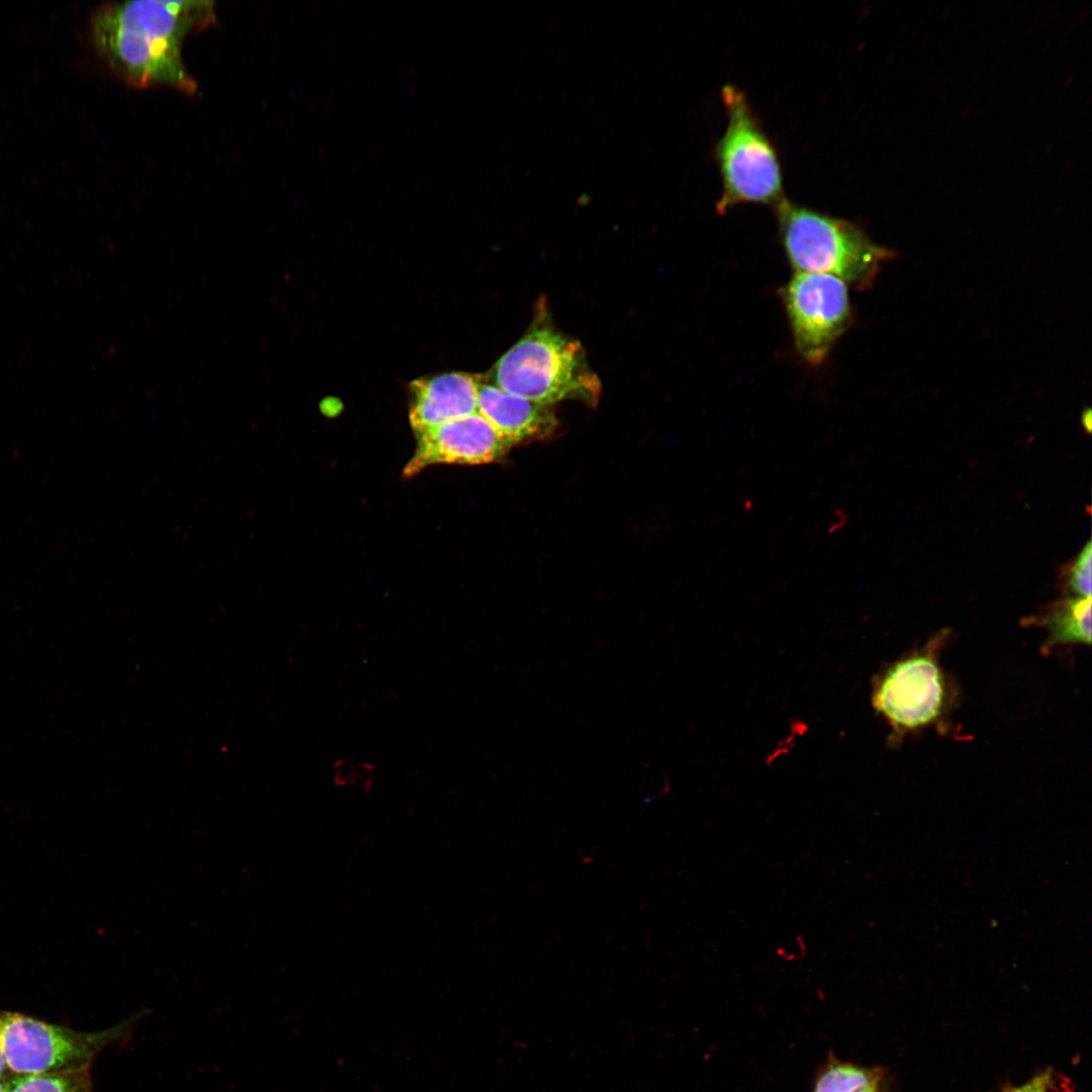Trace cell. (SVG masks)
<instances>
[{"label": "cell", "mask_w": 1092, "mask_h": 1092, "mask_svg": "<svg viewBox=\"0 0 1092 1092\" xmlns=\"http://www.w3.org/2000/svg\"><path fill=\"white\" fill-rule=\"evenodd\" d=\"M214 18L212 1L109 2L92 13L89 36L106 65L128 83L194 93L196 82L183 62L182 44Z\"/></svg>", "instance_id": "1"}, {"label": "cell", "mask_w": 1092, "mask_h": 1092, "mask_svg": "<svg viewBox=\"0 0 1092 1092\" xmlns=\"http://www.w3.org/2000/svg\"><path fill=\"white\" fill-rule=\"evenodd\" d=\"M780 242L796 272L832 275L858 289L872 286L896 253L874 243L852 221L785 198L776 207Z\"/></svg>", "instance_id": "2"}, {"label": "cell", "mask_w": 1092, "mask_h": 1092, "mask_svg": "<svg viewBox=\"0 0 1092 1092\" xmlns=\"http://www.w3.org/2000/svg\"><path fill=\"white\" fill-rule=\"evenodd\" d=\"M721 99L727 124L713 148L722 186L716 211L724 214L744 203L774 208L786 198L778 149L743 90L725 84Z\"/></svg>", "instance_id": "3"}, {"label": "cell", "mask_w": 1092, "mask_h": 1092, "mask_svg": "<svg viewBox=\"0 0 1092 1092\" xmlns=\"http://www.w3.org/2000/svg\"><path fill=\"white\" fill-rule=\"evenodd\" d=\"M499 388L551 405L564 399L596 404L601 385L581 346L549 325H537L495 363Z\"/></svg>", "instance_id": "4"}, {"label": "cell", "mask_w": 1092, "mask_h": 1092, "mask_svg": "<svg viewBox=\"0 0 1092 1092\" xmlns=\"http://www.w3.org/2000/svg\"><path fill=\"white\" fill-rule=\"evenodd\" d=\"M942 631L922 648L893 662L876 680L873 706L896 739L936 724L945 714L950 690L938 661Z\"/></svg>", "instance_id": "5"}, {"label": "cell", "mask_w": 1092, "mask_h": 1092, "mask_svg": "<svg viewBox=\"0 0 1092 1092\" xmlns=\"http://www.w3.org/2000/svg\"><path fill=\"white\" fill-rule=\"evenodd\" d=\"M131 1020L99 1031H80L17 1013L0 1012V1035L11 1074H52L90 1068L121 1037Z\"/></svg>", "instance_id": "6"}, {"label": "cell", "mask_w": 1092, "mask_h": 1092, "mask_svg": "<svg viewBox=\"0 0 1092 1092\" xmlns=\"http://www.w3.org/2000/svg\"><path fill=\"white\" fill-rule=\"evenodd\" d=\"M795 350L819 366L852 322L847 284L822 273L796 272L781 289Z\"/></svg>", "instance_id": "7"}, {"label": "cell", "mask_w": 1092, "mask_h": 1092, "mask_svg": "<svg viewBox=\"0 0 1092 1092\" xmlns=\"http://www.w3.org/2000/svg\"><path fill=\"white\" fill-rule=\"evenodd\" d=\"M416 434L418 445L404 467L405 477L433 464L489 463L512 447L477 412Z\"/></svg>", "instance_id": "8"}, {"label": "cell", "mask_w": 1092, "mask_h": 1092, "mask_svg": "<svg viewBox=\"0 0 1092 1092\" xmlns=\"http://www.w3.org/2000/svg\"><path fill=\"white\" fill-rule=\"evenodd\" d=\"M481 376L451 372L411 383L410 422L416 433L477 412Z\"/></svg>", "instance_id": "9"}, {"label": "cell", "mask_w": 1092, "mask_h": 1092, "mask_svg": "<svg viewBox=\"0 0 1092 1092\" xmlns=\"http://www.w3.org/2000/svg\"><path fill=\"white\" fill-rule=\"evenodd\" d=\"M477 413L511 445L549 438L557 419L549 405L512 394L495 384L479 381Z\"/></svg>", "instance_id": "10"}, {"label": "cell", "mask_w": 1092, "mask_h": 1092, "mask_svg": "<svg viewBox=\"0 0 1092 1092\" xmlns=\"http://www.w3.org/2000/svg\"><path fill=\"white\" fill-rule=\"evenodd\" d=\"M1044 627L1048 637L1042 650L1058 645L1091 644V597L1070 598L1054 603L1046 611L1026 620Z\"/></svg>", "instance_id": "11"}, {"label": "cell", "mask_w": 1092, "mask_h": 1092, "mask_svg": "<svg viewBox=\"0 0 1092 1092\" xmlns=\"http://www.w3.org/2000/svg\"><path fill=\"white\" fill-rule=\"evenodd\" d=\"M880 1074L830 1055L819 1070L813 1092H880Z\"/></svg>", "instance_id": "12"}, {"label": "cell", "mask_w": 1092, "mask_h": 1092, "mask_svg": "<svg viewBox=\"0 0 1092 1092\" xmlns=\"http://www.w3.org/2000/svg\"><path fill=\"white\" fill-rule=\"evenodd\" d=\"M6 1084L7 1092H93L90 1068L52 1074H13Z\"/></svg>", "instance_id": "13"}, {"label": "cell", "mask_w": 1092, "mask_h": 1092, "mask_svg": "<svg viewBox=\"0 0 1092 1092\" xmlns=\"http://www.w3.org/2000/svg\"><path fill=\"white\" fill-rule=\"evenodd\" d=\"M333 783L338 787L358 786L368 790L375 780V765L366 760L340 757L333 765Z\"/></svg>", "instance_id": "14"}, {"label": "cell", "mask_w": 1092, "mask_h": 1092, "mask_svg": "<svg viewBox=\"0 0 1092 1092\" xmlns=\"http://www.w3.org/2000/svg\"><path fill=\"white\" fill-rule=\"evenodd\" d=\"M1092 548L1088 541L1065 569V586L1078 598L1091 597Z\"/></svg>", "instance_id": "15"}, {"label": "cell", "mask_w": 1092, "mask_h": 1092, "mask_svg": "<svg viewBox=\"0 0 1092 1092\" xmlns=\"http://www.w3.org/2000/svg\"><path fill=\"white\" fill-rule=\"evenodd\" d=\"M1051 1086V1075L1045 1072L1032 1078L1029 1082L1015 1088H1011L1006 1092H1049Z\"/></svg>", "instance_id": "16"}, {"label": "cell", "mask_w": 1092, "mask_h": 1092, "mask_svg": "<svg viewBox=\"0 0 1092 1092\" xmlns=\"http://www.w3.org/2000/svg\"><path fill=\"white\" fill-rule=\"evenodd\" d=\"M9 1074H11V1072H10V1070L8 1068V1065H7V1062H6L4 1049H3V1044H2V1039H1V1035H0V1079H4Z\"/></svg>", "instance_id": "17"}, {"label": "cell", "mask_w": 1092, "mask_h": 1092, "mask_svg": "<svg viewBox=\"0 0 1092 1092\" xmlns=\"http://www.w3.org/2000/svg\"><path fill=\"white\" fill-rule=\"evenodd\" d=\"M1081 421H1082L1083 428L1089 434L1091 432V428H1092V413H1091L1090 407H1087L1086 410L1083 411Z\"/></svg>", "instance_id": "18"}, {"label": "cell", "mask_w": 1092, "mask_h": 1092, "mask_svg": "<svg viewBox=\"0 0 1092 1092\" xmlns=\"http://www.w3.org/2000/svg\"><path fill=\"white\" fill-rule=\"evenodd\" d=\"M0 1092H7L6 1079H0Z\"/></svg>", "instance_id": "19"}]
</instances>
